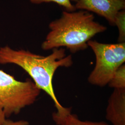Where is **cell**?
<instances>
[{
	"label": "cell",
	"instance_id": "4",
	"mask_svg": "<svg viewBox=\"0 0 125 125\" xmlns=\"http://www.w3.org/2000/svg\"><path fill=\"white\" fill-rule=\"evenodd\" d=\"M88 45L95 57V65L88 81L92 85L105 87L117 69L125 64V42L104 44L90 40Z\"/></svg>",
	"mask_w": 125,
	"mask_h": 125
},
{
	"label": "cell",
	"instance_id": "10",
	"mask_svg": "<svg viewBox=\"0 0 125 125\" xmlns=\"http://www.w3.org/2000/svg\"><path fill=\"white\" fill-rule=\"evenodd\" d=\"M125 11L122 10L117 13L115 22V26L117 27L119 31L118 43L125 42Z\"/></svg>",
	"mask_w": 125,
	"mask_h": 125
},
{
	"label": "cell",
	"instance_id": "2",
	"mask_svg": "<svg viewBox=\"0 0 125 125\" xmlns=\"http://www.w3.org/2000/svg\"><path fill=\"white\" fill-rule=\"evenodd\" d=\"M50 31L41 45L45 51L66 47L71 52L87 49L88 42L107 27L94 21L92 13L80 10L64 11L61 17L50 23Z\"/></svg>",
	"mask_w": 125,
	"mask_h": 125
},
{
	"label": "cell",
	"instance_id": "5",
	"mask_svg": "<svg viewBox=\"0 0 125 125\" xmlns=\"http://www.w3.org/2000/svg\"><path fill=\"white\" fill-rule=\"evenodd\" d=\"M76 9L93 12L105 18L110 25L115 26L116 15L125 10V0H78Z\"/></svg>",
	"mask_w": 125,
	"mask_h": 125
},
{
	"label": "cell",
	"instance_id": "12",
	"mask_svg": "<svg viewBox=\"0 0 125 125\" xmlns=\"http://www.w3.org/2000/svg\"><path fill=\"white\" fill-rule=\"evenodd\" d=\"M6 120V117L5 115L3 108L0 105V125H2L5 121Z\"/></svg>",
	"mask_w": 125,
	"mask_h": 125
},
{
	"label": "cell",
	"instance_id": "9",
	"mask_svg": "<svg viewBox=\"0 0 125 125\" xmlns=\"http://www.w3.org/2000/svg\"><path fill=\"white\" fill-rule=\"evenodd\" d=\"M30 2L34 4H40L43 3L54 2L65 9V11L72 12L76 11V9L75 5L72 2H76L78 0H30Z\"/></svg>",
	"mask_w": 125,
	"mask_h": 125
},
{
	"label": "cell",
	"instance_id": "3",
	"mask_svg": "<svg viewBox=\"0 0 125 125\" xmlns=\"http://www.w3.org/2000/svg\"><path fill=\"white\" fill-rule=\"evenodd\" d=\"M40 92L31 79L17 80L0 70V105L6 118L17 115L25 107L33 104Z\"/></svg>",
	"mask_w": 125,
	"mask_h": 125
},
{
	"label": "cell",
	"instance_id": "1",
	"mask_svg": "<svg viewBox=\"0 0 125 125\" xmlns=\"http://www.w3.org/2000/svg\"><path fill=\"white\" fill-rule=\"evenodd\" d=\"M52 50L51 54L43 56L24 50H14L6 45L0 48V64L12 63L21 67L31 76L37 87L49 96L56 111L60 112L65 107L59 102L55 93L53 76L59 68L70 67L73 61L71 55H66L64 48Z\"/></svg>",
	"mask_w": 125,
	"mask_h": 125
},
{
	"label": "cell",
	"instance_id": "7",
	"mask_svg": "<svg viewBox=\"0 0 125 125\" xmlns=\"http://www.w3.org/2000/svg\"><path fill=\"white\" fill-rule=\"evenodd\" d=\"M72 107H65L60 112H54L52 120L57 125H111L104 121H82L76 114H72Z\"/></svg>",
	"mask_w": 125,
	"mask_h": 125
},
{
	"label": "cell",
	"instance_id": "6",
	"mask_svg": "<svg viewBox=\"0 0 125 125\" xmlns=\"http://www.w3.org/2000/svg\"><path fill=\"white\" fill-rule=\"evenodd\" d=\"M106 118L111 125H125V89L114 90L108 100Z\"/></svg>",
	"mask_w": 125,
	"mask_h": 125
},
{
	"label": "cell",
	"instance_id": "11",
	"mask_svg": "<svg viewBox=\"0 0 125 125\" xmlns=\"http://www.w3.org/2000/svg\"><path fill=\"white\" fill-rule=\"evenodd\" d=\"M2 125H29V122L26 120L13 121L6 119Z\"/></svg>",
	"mask_w": 125,
	"mask_h": 125
},
{
	"label": "cell",
	"instance_id": "8",
	"mask_svg": "<svg viewBox=\"0 0 125 125\" xmlns=\"http://www.w3.org/2000/svg\"><path fill=\"white\" fill-rule=\"evenodd\" d=\"M108 85L114 89H125V64L119 67L116 71Z\"/></svg>",
	"mask_w": 125,
	"mask_h": 125
}]
</instances>
